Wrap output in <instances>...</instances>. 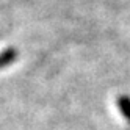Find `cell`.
<instances>
[{"label":"cell","mask_w":130,"mask_h":130,"mask_svg":"<svg viewBox=\"0 0 130 130\" xmlns=\"http://www.w3.org/2000/svg\"><path fill=\"white\" fill-rule=\"evenodd\" d=\"M118 107L121 110V113H122V116L130 122V97L128 96H121L118 99Z\"/></svg>","instance_id":"2"},{"label":"cell","mask_w":130,"mask_h":130,"mask_svg":"<svg viewBox=\"0 0 130 130\" xmlns=\"http://www.w3.org/2000/svg\"><path fill=\"white\" fill-rule=\"evenodd\" d=\"M17 60V50L13 47H8L5 50L0 52V71L11 66V64Z\"/></svg>","instance_id":"1"}]
</instances>
